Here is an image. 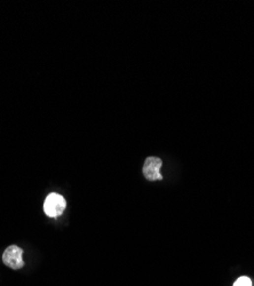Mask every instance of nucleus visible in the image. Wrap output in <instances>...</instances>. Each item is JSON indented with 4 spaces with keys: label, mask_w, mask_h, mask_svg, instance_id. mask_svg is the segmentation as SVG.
Masks as SVG:
<instances>
[{
    "label": "nucleus",
    "mask_w": 254,
    "mask_h": 286,
    "mask_svg": "<svg viewBox=\"0 0 254 286\" xmlns=\"http://www.w3.org/2000/svg\"><path fill=\"white\" fill-rule=\"evenodd\" d=\"M66 200L60 193L52 192L46 197L44 202V212L49 218H58L64 212Z\"/></svg>",
    "instance_id": "f257e3e1"
},
{
    "label": "nucleus",
    "mask_w": 254,
    "mask_h": 286,
    "mask_svg": "<svg viewBox=\"0 0 254 286\" xmlns=\"http://www.w3.org/2000/svg\"><path fill=\"white\" fill-rule=\"evenodd\" d=\"M23 250L16 245H10L5 250L2 254V261L7 267L14 270L21 269L24 266L23 261Z\"/></svg>",
    "instance_id": "f03ea898"
},
{
    "label": "nucleus",
    "mask_w": 254,
    "mask_h": 286,
    "mask_svg": "<svg viewBox=\"0 0 254 286\" xmlns=\"http://www.w3.org/2000/svg\"><path fill=\"white\" fill-rule=\"evenodd\" d=\"M163 166V161L158 157H148L143 165V175L148 181H160L163 180V175L160 173V168Z\"/></svg>",
    "instance_id": "7ed1b4c3"
},
{
    "label": "nucleus",
    "mask_w": 254,
    "mask_h": 286,
    "mask_svg": "<svg viewBox=\"0 0 254 286\" xmlns=\"http://www.w3.org/2000/svg\"><path fill=\"white\" fill-rule=\"evenodd\" d=\"M234 286H252V281H251V278H249L246 276H242L237 278V281L234 283Z\"/></svg>",
    "instance_id": "20e7f679"
}]
</instances>
